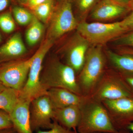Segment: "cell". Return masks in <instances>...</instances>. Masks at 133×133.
Listing matches in <instances>:
<instances>
[{"instance_id":"6da1fadb","label":"cell","mask_w":133,"mask_h":133,"mask_svg":"<svg viewBox=\"0 0 133 133\" xmlns=\"http://www.w3.org/2000/svg\"><path fill=\"white\" fill-rule=\"evenodd\" d=\"M108 62L101 45H91L81 71L77 76L81 95L89 97L94 91L107 69Z\"/></svg>"},{"instance_id":"7a4b0ae2","label":"cell","mask_w":133,"mask_h":133,"mask_svg":"<svg viewBox=\"0 0 133 133\" xmlns=\"http://www.w3.org/2000/svg\"><path fill=\"white\" fill-rule=\"evenodd\" d=\"M81 116L78 133H114L117 131L102 102L85 97L80 105Z\"/></svg>"},{"instance_id":"3957f363","label":"cell","mask_w":133,"mask_h":133,"mask_svg":"<svg viewBox=\"0 0 133 133\" xmlns=\"http://www.w3.org/2000/svg\"><path fill=\"white\" fill-rule=\"evenodd\" d=\"M40 81L45 91L52 88H64L82 96L76 72L71 66L56 58L51 60L45 69L42 70Z\"/></svg>"},{"instance_id":"277c9868","label":"cell","mask_w":133,"mask_h":133,"mask_svg":"<svg viewBox=\"0 0 133 133\" xmlns=\"http://www.w3.org/2000/svg\"><path fill=\"white\" fill-rule=\"evenodd\" d=\"M90 97L102 102L124 97H133V94L119 72L107 69Z\"/></svg>"},{"instance_id":"5b68a950","label":"cell","mask_w":133,"mask_h":133,"mask_svg":"<svg viewBox=\"0 0 133 133\" xmlns=\"http://www.w3.org/2000/svg\"><path fill=\"white\" fill-rule=\"evenodd\" d=\"M77 29L91 45H102L126 33L121 21L105 23L83 21L79 23Z\"/></svg>"},{"instance_id":"8992f818","label":"cell","mask_w":133,"mask_h":133,"mask_svg":"<svg viewBox=\"0 0 133 133\" xmlns=\"http://www.w3.org/2000/svg\"><path fill=\"white\" fill-rule=\"evenodd\" d=\"M53 41L47 39L35 54L25 85L19 92V97L31 101L35 98L47 94L43 89L40 79L44 59L53 44Z\"/></svg>"},{"instance_id":"52a82bcc","label":"cell","mask_w":133,"mask_h":133,"mask_svg":"<svg viewBox=\"0 0 133 133\" xmlns=\"http://www.w3.org/2000/svg\"><path fill=\"white\" fill-rule=\"evenodd\" d=\"M79 23L74 15L70 0L60 1L50 18L48 36L53 41L77 29Z\"/></svg>"},{"instance_id":"ba28073f","label":"cell","mask_w":133,"mask_h":133,"mask_svg":"<svg viewBox=\"0 0 133 133\" xmlns=\"http://www.w3.org/2000/svg\"><path fill=\"white\" fill-rule=\"evenodd\" d=\"M14 60L0 65V82L7 88L20 92L25 85L33 59Z\"/></svg>"},{"instance_id":"9c48e42d","label":"cell","mask_w":133,"mask_h":133,"mask_svg":"<svg viewBox=\"0 0 133 133\" xmlns=\"http://www.w3.org/2000/svg\"><path fill=\"white\" fill-rule=\"evenodd\" d=\"M117 131L127 129L133 122V97H124L102 102Z\"/></svg>"},{"instance_id":"30bf717a","label":"cell","mask_w":133,"mask_h":133,"mask_svg":"<svg viewBox=\"0 0 133 133\" xmlns=\"http://www.w3.org/2000/svg\"><path fill=\"white\" fill-rule=\"evenodd\" d=\"M30 110V124L33 131L41 128L49 129L54 119L55 109L47 94L32 99Z\"/></svg>"},{"instance_id":"8fae6325","label":"cell","mask_w":133,"mask_h":133,"mask_svg":"<svg viewBox=\"0 0 133 133\" xmlns=\"http://www.w3.org/2000/svg\"><path fill=\"white\" fill-rule=\"evenodd\" d=\"M91 44L78 31L69 43L65 52L66 64L71 66L77 74L82 69L87 53Z\"/></svg>"},{"instance_id":"7c38bea8","label":"cell","mask_w":133,"mask_h":133,"mask_svg":"<svg viewBox=\"0 0 133 133\" xmlns=\"http://www.w3.org/2000/svg\"><path fill=\"white\" fill-rule=\"evenodd\" d=\"M131 10L128 6L114 0H99L90 13V17L96 22L107 21L119 18Z\"/></svg>"},{"instance_id":"4fadbf2b","label":"cell","mask_w":133,"mask_h":133,"mask_svg":"<svg viewBox=\"0 0 133 133\" xmlns=\"http://www.w3.org/2000/svg\"><path fill=\"white\" fill-rule=\"evenodd\" d=\"M31 101L19 97L9 113L13 128L17 133H33L30 120Z\"/></svg>"},{"instance_id":"5bb4252c","label":"cell","mask_w":133,"mask_h":133,"mask_svg":"<svg viewBox=\"0 0 133 133\" xmlns=\"http://www.w3.org/2000/svg\"><path fill=\"white\" fill-rule=\"evenodd\" d=\"M47 95L55 109L63 108L72 105H80L85 97L62 88L49 89L47 91Z\"/></svg>"},{"instance_id":"9a60e30c","label":"cell","mask_w":133,"mask_h":133,"mask_svg":"<svg viewBox=\"0 0 133 133\" xmlns=\"http://www.w3.org/2000/svg\"><path fill=\"white\" fill-rule=\"evenodd\" d=\"M26 51L21 33H15L0 47V64L15 60Z\"/></svg>"},{"instance_id":"2e32d148","label":"cell","mask_w":133,"mask_h":133,"mask_svg":"<svg viewBox=\"0 0 133 133\" xmlns=\"http://www.w3.org/2000/svg\"><path fill=\"white\" fill-rule=\"evenodd\" d=\"M81 116L80 106L72 105L63 108L55 109L53 120L65 128L77 130Z\"/></svg>"},{"instance_id":"e0dca14e","label":"cell","mask_w":133,"mask_h":133,"mask_svg":"<svg viewBox=\"0 0 133 133\" xmlns=\"http://www.w3.org/2000/svg\"><path fill=\"white\" fill-rule=\"evenodd\" d=\"M108 62L112 68L121 72L133 74V56L120 54L109 50L106 52Z\"/></svg>"},{"instance_id":"ac0fdd59","label":"cell","mask_w":133,"mask_h":133,"mask_svg":"<svg viewBox=\"0 0 133 133\" xmlns=\"http://www.w3.org/2000/svg\"><path fill=\"white\" fill-rule=\"evenodd\" d=\"M44 26L36 16L34 17L25 34L26 42L29 45L33 46L40 41L43 34Z\"/></svg>"},{"instance_id":"d6986e66","label":"cell","mask_w":133,"mask_h":133,"mask_svg":"<svg viewBox=\"0 0 133 133\" xmlns=\"http://www.w3.org/2000/svg\"><path fill=\"white\" fill-rule=\"evenodd\" d=\"M19 92L6 88L0 93V109L10 113L19 99Z\"/></svg>"},{"instance_id":"ffe728a7","label":"cell","mask_w":133,"mask_h":133,"mask_svg":"<svg viewBox=\"0 0 133 133\" xmlns=\"http://www.w3.org/2000/svg\"><path fill=\"white\" fill-rule=\"evenodd\" d=\"M55 8L53 0H48L32 9L37 19L46 22L51 17Z\"/></svg>"},{"instance_id":"44dd1931","label":"cell","mask_w":133,"mask_h":133,"mask_svg":"<svg viewBox=\"0 0 133 133\" xmlns=\"http://www.w3.org/2000/svg\"><path fill=\"white\" fill-rule=\"evenodd\" d=\"M12 13L15 21L21 26L30 24L35 16L27 10L19 6L13 8Z\"/></svg>"},{"instance_id":"7402d4cb","label":"cell","mask_w":133,"mask_h":133,"mask_svg":"<svg viewBox=\"0 0 133 133\" xmlns=\"http://www.w3.org/2000/svg\"><path fill=\"white\" fill-rule=\"evenodd\" d=\"M99 0H76V7L81 21L85 19L90 14Z\"/></svg>"},{"instance_id":"603a6c76","label":"cell","mask_w":133,"mask_h":133,"mask_svg":"<svg viewBox=\"0 0 133 133\" xmlns=\"http://www.w3.org/2000/svg\"><path fill=\"white\" fill-rule=\"evenodd\" d=\"M13 17L9 12L0 15V29L4 33L9 34L15 30L16 24Z\"/></svg>"},{"instance_id":"cb8c5ba5","label":"cell","mask_w":133,"mask_h":133,"mask_svg":"<svg viewBox=\"0 0 133 133\" xmlns=\"http://www.w3.org/2000/svg\"><path fill=\"white\" fill-rule=\"evenodd\" d=\"M37 133H77V130L68 129L60 125L55 120L48 131H38Z\"/></svg>"},{"instance_id":"d4e9b609","label":"cell","mask_w":133,"mask_h":133,"mask_svg":"<svg viewBox=\"0 0 133 133\" xmlns=\"http://www.w3.org/2000/svg\"><path fill=\"white\" fill-rule=\"evenodd\" d=\"M114 41L116 45L133 48V31L122 35Z\"/></svg>"},{"instance_id":"484cf974","label":"cell","mask_w":133,"mask_h":133,"mask_svg":"<svg viewBox=\"0 0 133 133\" xmlns=\"http://www.w3.org/2000/svg\"><path fill=\"white\" fill-rule=\"evenodd\" d=\"M13 128L9 113L0 109V131Z\"/></svg>"},{"instance_id":"4316f807","label":"cell","mask_w":133,"mask_h":133,"mask_svg":"<svg viewBox=\"0 0 133 133\" xmlns=\"http://www.w3.org/2000/svg\"><path fill=\"white\" fill-rule=\"evenodd\" d=\"M126 33L133 31V10L131 14L121 21Z\"/></svg>"},{"instance_id":"83f0119b","label":"cell","mask_w":133,"mask_h":133,"mask_svg":"<svg viewBox=\"0 0 133 133\" xmlns=\"http://www.w3.org/2000/svg\"><path fill=\"white\" fill-rule=\"evenodd\" d=\"M118 72L124 80V82L133 94V74L127 72Z\"/></svg>"},{"instance_id":"f1b7e54d","label":"cell","mask_w":133,"mask_h":133,"mask_svg":"<svg viewBox=\"0 0 133 133\" xmlns=\"http://www.w3.org/2000/svg\"><path fill=\"white\" fill-rule=\"evenodd\" d=\"M48 0H28L27 3L31 9L41 5Z\"/></svg>"},{"instance_id":"f546056e","label":"cell","mask_w":133,"mask_h":133,"mask_svg":"<svg viewBox=\"0 0 133 133\" xmlns=\"http://www.w3.org/2000/svg\"><path fill=\"white\" fill-rule=\"evenodd\" d=\"M10 0H0V12L5 10L10 5Z\"/></svg>"},{"instance_id":"4dcf8cb0","label":"cell","mask_w":133,"mask_h":133,"mask_svg":"<svg viewBox=\"0 0 133 133\" xmlns=\"http://www.w3.org/2000/svg\"><path fill=\"white\" fill-rule=\"evenodd\" d=\"M120 54H126L133 56V49L132 48H126L121 49Z\"/></svg>"},{"instance_id":"1f68e13d","label":"cell","mask_w":133,"mask_h":133,"mask_svg":"<svg viewBox=\"0 0 133 133\" xmlns=\"http://www.w3.org/2000/svg\"><path fill=\"white\" fill-rule=\"evenodd\" d=\"M116 2L122 5L128 6L132 0H114Z\"/></svg>"},{"instance_id":"d6a6232c","label":"cell","mask_w":133,"mask_h":133,"mask_svg":"<svg viewBox=\"0 0 133 133\" xmlns=\"http://www.w3.org/2000/svg\"><path fill=\"white\" fill-rule=\"evenodd\" d=\"M0 133H17L14 128L7 129L0 131Z\"/></svg>"},{"instance_id":"836d02e7","label":"cell","mask_w":133,"mask_h":133,"mask_svg":"<svg viewBox=\"0 0 133 133\" xmlns=\"http://www.w3.org/2000/svg\"><path fill=\"white\" fill-rule=\"evenodd\" d=\"M114 133H131V131H129V129H121V130H118L115 132Z\"/></svg>"},{"instance_id":"e575fe53","label":"cell","mask_w":133,"mask_h":133,"mask_svg":"<svg viewBox=\"0 0 133 133\" xmlns=\"http://www.w3.org/2000/svg\"><path fill=\"white\" fill-rule=\"evenodd\" d=\"M127 128L133 133V122L129 124V125L128 126Z\"/></svg>"},{"instance_id":"d590c367","label":"cell","mask_w":133,"mask_h":133,"mask_svg":"<svg viewBox=\"0 0 133 133\" xmlns=\"http://www.w3.org/2000/svg\"><path fill=\"white\" fill-rule=\"evenodd\" d=\"M6 88L7 87H6L1 82H0V93L1 92Z\"/></svg>"},{"instance_id":"8d00e7d4","label":"cell","mask_w":133,"mask_h":133,"mask_svg":"<svg viewBox=\"0 0 133 133\" xmlns=\"http://www.w3.org/2000/svg\"><path fill=\"white\" fill-rule=\"evenodd\" d=\"M128 6L131 9V11H132L133 10V0H132V1L129 4Z\"/></svg>"},{"instance_id":"74e56055","label":"cell","mask_w":133,"mask_h":133,"mask_svg":"<svg viewBox=\"0 0 133 133\" xmlns=\"http://www.w3.org/2000/svg\"><path fill=\"white\" fill-rule=\"evenodd\" d=\"M19 1L22 3L27 2L28 0H18Z\"/></svg>"},{"instance_id":"f35d334b","label":"cell","mask_w":133,"mask_h":133,"mask_svg":"<svg viewBox=\"0 0 133 133\" xmlns=\"http://www.w3.org/2000/svg\"><path fill=\"white\" fill-rule=\"evenodd\" d=\"M2 37L1 35L0 34V43L2 41Z\"/></svg>"},{"instance_id":"ab89813d","label":"cell","mask_w":133,"mask_h":133,"mask_svg":"<svg viewBox=\"0 0 133 133\" xmlns=\"http://www.w3.org/2000/svg\"><path fill=\"white\" fill-rule=\"evenodd\" d=\"M60 1H62V0H60Z\"/></svg>"},{"instance_id":"60d3db41","label":"cell","mask_w":133,"mask_h":133,"mask_svg":"<svg viewBox=\"0 0 133 133\" xmlns=\"http://www.w3.org/2000/svg\"><path fill=\"white\" fill-rule=\"evenodd\" d=\"M0 65H1V64H0Z\"/></svg>"},{"instance_id":"b9f144b4","label":"cell","mask_w":133,"mask_h":133,"mask_svg":"<svg viewBox=\"0 0 133 133\" xmlns=\"http://www.w3.org/2000/svg\"></svg>"}]
</instances>
